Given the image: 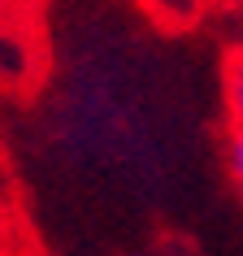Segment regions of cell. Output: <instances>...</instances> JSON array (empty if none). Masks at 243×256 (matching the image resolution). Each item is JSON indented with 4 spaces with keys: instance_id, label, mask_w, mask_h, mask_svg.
I'll use <instances>...</instances> for the list:
<instances>
[{
    "instance_id": "1",
    "label": "cell",
    "mask_w": 243,
    "mask_h": 256,
    "mask_svg": "<svg viewBox=\"0 0 243 256\" xmlns=\"http://www.w3.org/2000/svg\"><path fill=\"white\" fill-rule=\"evenodd\" d=\"M226 108H230L234 135H243V44H239V52L230 61V74H226Z\"/></svg>"
},
{
    "instance_id": "2",
    "label": "cell",
    "mask_w": 243,
    "mask_h": 256,
    "mask_svg": "<svg viewBox=\"0 0 243 256\" xmlns=\"http://www.w3.org/2000/svg\"><path fill=\"white\" fill-rule=\"evenodd\" d=\"M230 174H234V187L243 196V135L230 139Z\"/></svg>"
}]
</instances>
